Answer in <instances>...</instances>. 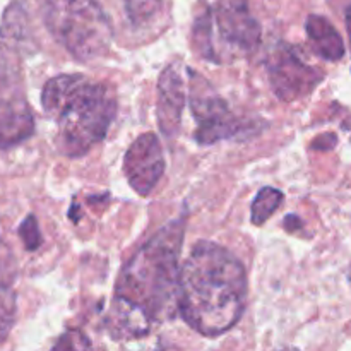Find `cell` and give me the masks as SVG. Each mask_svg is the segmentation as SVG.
<instances>
[{"label":"cell","mask_w":351,"mask_h":351,"mask_svg":"<svg viewBox=\"0 0 351 351\" xmlns=\"http://www.w3.org/2000/svg\"><path fill=\"white\" fill-rule=\"evenodd\" d=\"M185 219L182 216L158 230L127 261L117 281L115 297L139 307L153 322L170 317L171 308L178 307V259Z\"/></svg>","instance_id":"3957f363"},{"label":"cell","mask_w":351,"mask_h":351,"mask_svg":"<svg viewBox=\"0 0 351 351\" xmlns=\"http://www.w3.org/2000/svg\"><path fill=\"white\" fill-rule=\"evenodd\" d=\"M91 343L81 335V332H69L67 336H62L60 341L55 345V348H65V350H82L89 348Z\"/></svg>","instance_id":"d6986e66"},{"label":"cell","mask_w":351,"mask_h":351,"mask_svg":"<svg viewBox=\"0 0 351 351\" xmlns=\"http://www.w3.org/2000/svg\"><path fill=\"white\" fill-rule=\"evenodd\" d=\"M154 322L136 305L113 297L106 317V329L113 339H141L149 335Z\"/></svg>","instance_id":"8fae6325"},{"label":"cell","mask_w":351,"mask_h":351,"mask_svg":"<svg viewBox=\"0 0 351 351\" xmlns=\"http://www.w3.org/2000/svg\"><path fill=\"white\" fill-rule=\"evenodd\" d=\"M247 271L239 257L213 242H197L180 269L178 312L208 338L239 324L247 305Z\"/></svg>","instance_id":"6da1fadb"},{"label":"cell","mask_w":351,"mask_h":351,"mask_svg":"<svg viewBox=\"0 0 351 351\" xmlns=\"http://www.w3.org/2000/svg\"><path fill=\"white\" fill-rule=\"evenodd\" d=\"M29 21L23 3L14 2L5 9L0 26V36L14 41H26L29 38Z\"/></svg>","instance_id":"5bb4252c"},{"label":"cell","mask_w":351,"mask_h":351,"mask_svg":"<svg viewBox=\"0 0 351 351\" xmlns=\"http://www.w3.org/2000/svg\"><path fill=\"white\" fill-rule=\"evenodd\" d=\"M17 314V300L12 288L0 283V343L9 338Z\"/></svg>","instance_id":"e0dca14e"},{"label":"cell","mask_w":351,"mask_h":351,"mask_svg":"<svg viewBox=\"0 0 351 351\" xmlns=\"http://www.w3.org/2000/svg\"><path fill=\"white\" fill-rule=\"evenodd\" d=\"M125 16L136 27L153 23L163 10V0H122Z\"/></svg>","instance_id":"2e32d148"},{"label":"cell","mask_w":351,"mask_h":351,"mask_svg":"<svg viewBox=\"0 0 351 351\" xmlns=\"http://www.w3.org/2000/svg\"><path fill=\"white\" fill-rule=\"evenodd\" d=\"M41 105L57 123V147L64 156H84L101 143L117 115V96L105 82L62 74L43 86Z\"/></svg>","instance_id":"7a4b0ae2"},{"label":"cell","mask_w":351,"mask_h":351,"mask_svg":"<svg viewBox=\"0 0 351 351\" xmlns=\"http://www.w3.org/2000/svg\"><path fill=\"white\" fill-rule=\"evenodd\" d=\"M17 233H19L21 240H23L24 249L29 250V252H34L36 249H40V245L43 243V237H41L40 226H38L34 215H29L21 223Z\"/></svg>","instance_id":"ac0fdd59"},{"label":"cell","mask_w":351,"mask_h":351,"mask_svg":"<svg viewBox=\"0 0 351 351\" xmlns=\"http://www.w3.org/2000/svg\"><path fill=\"white\" fill-rule=\"evenodd\" d=\"M187 101L185 79L180 62L167 65L158 79L156 117L163 136L173 137L178 134L182 123V112Z\"/></svg>","instance_id":"9c48e42d"},{"label":"cell","mask_w":351,"mask_h":351,"mask_svg":"<svg viewBox=\"0 0 351 351\" xmlns=\"http://www.w3.org/2000/svg\"><path fill=\"white\" fill-rule=\"evenodd\" d=\"M123 173L139 195H149L165 173V154L156 134L137 137L123 156Z\"/></svg>","instance_id":"ba28073f"},{"label":"cell","mask_w":351,"mask_h":351,"mask_svg":"<svg viewBox=\"0 0 351 351\" xmlns=\"http://www.w3.org/2000/svg\"><path fill=\"white\" fill-rule=\"evenodd\" d=\"M266 67L274 95L287 103L307 96L324 79L321 69L308 65L302 51L283 41L271 48Z\"/></svg>","instance_id":"52a82bcc"},{"label":"cell","mask_w":351,"mask_h":351,"mask_svg":"<svg viewBox=\"0 0 351 351\" xmlns=\"http://www.w3.org/2000/svg\"><path fill=\"white\" fill-rule=\"evenodd\" d=\"M34 134V115L26 98L0 101V149L19 146Z\"/></svg>","instance_id":"30bf717a"},{"label":"cell","mask_w":351,"mask_h":351,"mask_svg":"<svg viewBox=\"0 0 351 351\" xmlns=\"http://www.w3.org/2000/svg\"><path fill=\"white\" fill-rule=\"evenodd\" d=\"M191 110L197 120V130L194 139L202 146H211L219 141L232 139V137L245 136L249 129L247 122L233 115L228 103L215 91L211 84L202 77L199 72L191 71Z\"/></svg>","instance_id":"8992f818"},{"label":"cell","mask_w":351,"mask_h":351,"mask_svg":"<svg viewBox=\"0 0 351 351\" xmlns=\"http://www.w3.org/2000/svg\"><path fill=\"white\" fill-rule=\"evenodd\" d=\"M261 43V24L247 0H202L192 26L195 51L213 64L254 53Z\"/></svg>","instance_id":"277c9868"},{"label":"cell","mask_w":351,"mask_h":351,"mask_svg":"<svg viewBox=\"0 0 351 351\" xmlns=\"http://www.w3.org/2000/svg\"><path fill=\"white\" fill-rule=\"evenodd\" d=\"M348 281L351 283V266H350V269H348Z\"/></svg>","instance_id":"44dd1931"},{"label":"cell","mask_w":351,"mask_h":351,"mask_svg":"<svg viewBox=\"0 0 351 351\" xmlns=\"http://www.w3.org/2000/svg\"><path fill=\"white\" fill-rule=\"evenodd\" d=\"M45 27L75 60L105 57L113 26L98 0H36Z\"/></svg>","instance_id":"5b68a950"},{"label":"cell","mask_w":351,"mask_h":351,"mask_svg":"<svg viewBox=\"0 0 351 351\" xmlns=\"http://www.w3.org/2000/svg\"><path fill=\"white\" fill-rule=\"evenodd\" d=\"M14 98H24L21 57L16 48L0 43V101Z\"/></svg>","instance_id":"4fadbf2b"},{"label":"cell","mask_w":351,"mask_h":351,"mask_svg":"<svg viewBox=\"0 0 351 351\" xmlns=\"http://www.w3.org/2000/svg\"><path fill=\"white\" fill-rule=\"evenodd\" d=\"M308 43L315 55L328 62H338L345 57V41L332 23L324 16L311 14L305 23Z\"/></svg>","instance_id":"7c38bea8"},{"label":"cell","mask_w":351,"mask_h":351,"mask_svg":"<svg viewBox=\"0 0 351 351\" xmlns=\"http://www.w3.org/2000/svg\"><path fill=\"white\" fill-rule=\"evenodd\" d=\"M283 202V192L278 191L274 187H263L257 192L256 199L252 202V223L256 226L264 225L274 213L278 211V208Z\"/></svg>","instance_id":"9a60e30c"},{"label":"cell","mask_w":351,"mask_h":351,"mask_svg":"<svg viewBox=\"0 0 351 351\" xmlns=\"http://www.w3.org/2000/svg\"><path fill=\"white\" fill-rule=\"evenodd\" d=\"M345 23H346V31H348V36H350V41H351V3H350L348 9H346V12H345Z\"/></svg>","instance_id":"ffe728a7"}]
</instances>
